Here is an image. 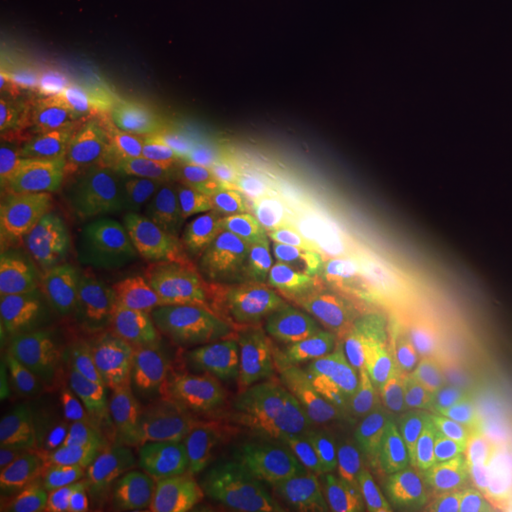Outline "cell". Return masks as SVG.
I'll use <instances>...</instances> for the list:
<instances>
[{"label":"cell","instance_id":"9","mask_svg":"<svg viewBox=\"0 0 512 512\" xmlns=\"http://www.w3.org/2000/svg\"><path fill=\"white\" fill-rule=\"evenodd\" d=\"M228 249L256 266L296 272L329 260L321 236L291 209L239 200L220 222Z\"/></svg>","mask_w":512,"mask_h":512},{"label":"cell","instance_id":"13","mask_svg":"<svg viewBox=\"0 0 512 512\" xmlns=\"http://www.w3.org/2000/svg\"><path fill=\"white\" fill-rule=\"evenodd\" d=\"M152 255L124 256L90 266H76L40 298L44 315L65 317H128L137 291L152 266Z\"/></svg>","mask_w":512,"mask_h":512},{"label":"cell","instance_id":"27","mask_svg":"<svg viewBox=\"0 0 512 512\" xmlns=\"http://www.w3.org/2000/svg\"><path fill=\"white\" fill-rule=\"evenodd\" d=\"M448 311L439 296L418 285H391L368 323L421 336Z\"/></svg>","mask_w":512,"mask_h":512},{"label":"cell","instance_id":"26","mask_svg":"<svg viewBox=\"0 0 512 512\" xmlns=\"http://www.w3.org/2000/svg\"><path fill=\"white\" fill-rule=\"evenodd\" d=\"M46 315L40 310V298L33 300L12 289L0 296V361L2 376H10L25 351L31 348L42 329Z\"/></svg>","mask_w":512,"mask_h":512},{"label":"cell","instance_id":"8","mask_svg":"<svg viewBox=\"0 0 512 512\" xmlns=\"http://www.w3.org/2000/svg\"><path fill=\"white\" fill-rule=\"evenodd\" d=\"M122 194L131 207L162 236L183 230H211L234 202L232 188L202 164L175 167L143 165Z\"/></svg>","mask_w":512,"mask_h":512},{"label":"cell","instance_id":"33","mask_svg":"<svg viewBox=\"0 0 512 512\" xmlns=\"http://www.w3.org/2000/svg\"><path fill=\"white\" fill-rule=\"evenodd\" d=\"M2 512H40L35 507H29V505H8L4 507Z\"/></svg>","mask_w":512,"mask_h":512},{"label":"cell","instance_id":"10","mask_svg":"<svg viewBox=\"0 0 512 512\" xmlns=\"http://www.w3.org/2000/svg\"><path fill=\"white\" fill-rule=\"evenodd\" d=\"M160 238L122 190L86 194L63 213V247L74 266L154 253Z\"/></svg>","mask_w":512,"mask_h":512},{"label":"cell","instance_id":"6","mask_svg":"<svg viewBox=\"0 0 512 512\" xmlns=\"http://www.w3.org/2000/svg\"><path fill=\"white\" fill-rule=\"evenodd\" d=\"M219 287L215 264L203 245L181 241L152 262L131 310V349L162 336L198 329Z\"/></svg>","mask_w":512,"mask_h":512},{"label":"cell","instance_id":"32","mask_svg":"<svg viewBox=\"0 0 512 512\" xmlns=\"http://www.w3.org/2000/svg\"><path fill=\"white\" fill-rule=\"evenodd\" d=\"M495 512H512V486L507 490H501L499 495V505Z\"/></svg>","mask_w":512,"mask_h":512},{"label":"cell","instance_id":"5","mask_svg":"<svg viewBox=\"0 0 512 512\" xmlns=\"http://www.w3.org/2000/svg\"><path fill=\"white\" fill-rule=\"evenodd\" d=\"M247 452L281 512H376L357 473L330 463L289 429L256 425Z\"/></svg>","mask_w":512,"mask_h":512},{"label":"cell","instance_id":"29","mask_svg":"<svg viewBox=\"0 0 512 512\" xmlns=\"http://www.w3.org/2000/svg\"><path fill=\"white\" fill-rule=\"evenodd\" d=\"M313 270L336 293L342 294L348 300L349 306L366 321H370V317L380 308L385 294L391 287L385 283L382 275L357 262H342L329 258L323 264L315 266Z\"/></svg>","mask_w":512,"mask_h":512},{"label":"cell","instance_id":"25","mask_svg":"<svg viewBox=\"0 0 512 512\" xmlns=\"http://www.w3.org/2000/svg\"><path fill=\"white\" fill-rule=\"evenodd\" d=\"M143 165L126 145L109 137H90L80 145L74 183L84 194L120 190Z\"/></svg>","mask_w":512,"mask_h":512},{"label":"cell","instance_id":"21","mask_svg":"<svg viewBox=\"0 0 512 512\" xmlns=\"http://www.w3.org/2000/svg\"><path fill=\"white\" fill-rule=\"evenodd\" d=\"M501 490L456 461H444L401 512H495Z\"/></svg>","mask_w":512,"mask_h":512},{"label":"cell","instance_id":"20","mask_svg":"<svg viewBox=\"0 0 512 512\" xmlns=\"http://www.w3.org/2000/svg\"><path fill=\"white\" fill-rule=\"evenodd\" d=\"M486 391L475 378L442 372L439 380L421 393L427 420L444 433L497 425L499 416Z\"/></svg>","mask_w":512,"mask_h":512},{"label":"cell","instance_id":"4","mask_svg":"<svg viewBox=\"0 0 512 512\" xmlns=\"http://www.w3.org/2000/svg\"><path fill=\"white\" fill-rule=\"evenodd\" d=\"M131 334L128 317L46 315L31 348L12 370L16 387L112 384L126 365Z\"/></svg>","mask_w":512,"mask_h":512},{"label":"cell","instance_id":"24","mask_svg":"<svg viewBox=\"0 0 512 512\" xmlns=\"http://www.w3.org/2000/svg\"><path fill=\"white\" fill-rule=\"evenodd\" d=\"M283 313L342 332L351 330L361 319L348 300L329 287L313 268L289 272Z\"/></svg>","mask_w":512,"mask_h":512},{"label":"cell","instance_id":"3","mask_svg":"<svg viewBox=\"0 0 512 512\" xmlns=\"http://www.w3.org/2000/svg\"><path fill=\"white\" fill-rule=\"evenodd\" d=\"M255 461L230 440L184 442L164 459L156 512H274Z\"/></svg>","mask_w":512,"mask_h":512},{"label":"cell","instance_id":"11","mask_svg":"<svg viewBox=\"0 0 512 512\" xmlns=\"http://www.w3.org/2000/svg\"><path fill=\"white\" fill-rule=\"evenodd\" d=\"M289 431L330 463L357 473L366 439L353 372L329 365L291 412Z\"/></svg>","mask_w":512,"mask_h":512},{"label":"cell","instance_id":"19","mask_svg":"<svg viewBox=\"0 0 512 512\" xmlns=\"http://www.w3.org/2000/svg\"><path fill=\"white\" fill-rule=\"evenodd\" d=\"M353 385L366 439L427 420L423 395L368 368H355Z\"/></svg>","mask_w":512,"mask_h":512},{"label":"cell","instance_id":"23","mask_svg":"<svg viewBox=\"0 0 512 512\" xmlns=\"http://www.w3.org/2000/svg\"><path fill=\"white\" fill-rule=\"evenodd\" d=\"M2 141L16 148L42 179L69 183L76 177L80 145L67 129L52 124L4 126Z\"/></svg>","mask_w":512,"mask_h":512},{"label":"cell","instance_id":"17","mask_svg":"<svg viewBox=\"0 0 512 512\" xmlns=\"http://www.w3.org/2000/svg\"><path fill=\"white\" fill-rule=\"evenodd\" d=\"M329 365L266 353L245 368L247 418L274 425L293 412Z\"/></svg>","mask_w":512,"mask_h":512},{"label":"cell","instance_id":"7","mask_svg":"<svg viewBox=\"0 0 512 512\" xmlns=\"http://www.w3.org/2000/svg\"><path fill=\"white\" fill-rule=\"evenodd\" d=\"M46 480L61 512H129L139 494L135 456L107 425L88 431Z\"/></svg>","mask_w":512,"mask_h":512},{"label":"cell","instance_id":"28","mask_svg":"<svg viewBox=\"0 0 512 512\" xmlns=\"http://www.w3.org/2000/svg\"><path fill=\"white\" fill-rule=\"evenodd\" d=\"M420 338L429 355L439 363L442 372L475 378L473 365L482 348L476 340L475 332L458 311H448L425 330Z\"/></svg>","mask_w":512,"mask_h":512},{"label":"cell","instance_id":"16","mask_svg":"<svg viewBox=\"0 0 512 512\" xmlns=\"http://www.w3.org/2000/svg\"><path fill=\"white\" fill-rule=\"evenodd\" d=\"M59 251H65L63 213L52 203L2 192L0 262L4 272L21 266L31 268Z\"/></svg>","mask_w":512,"mask_h":512},{"label":"cell","instance_id":"15","mask_svg":"<svg viewBox=\"0 0 512 512\" xmlns=\"http://www.w3.org/2000/svg\"><path fill=\"white\" fill-rule=\"evenodd\" d=\"M351 330H330L287 313L264 315L241 323L230 334L234 346L336 365L351 353Z\"/></svg>","mask_w":512,"mask_h":512},{"label":"cell","instance_id":"14","mask_svg":"<svg viewBox=\"0 0 512 512\" xmlns=\"http://www.w3.org/2000/svg\"><path fill=\"white\" fill-rule=\"evenodd\" d=\"M203 249L215 264L219 287L196 330L228 340L241 323L285 311L287 277L241 260L226 243L211 241Z\"/></svg>","mask_w":512,"mask_h":512},{"label":"cell","instance_id":"12","mask_svg":"<svg viewBox=\"0 0 512 512\" xmlns=\"http://www.w3.org/2000/svg\"><path fill=\"white\" fill-rule=\"evenodd\" d=\"M444 431L433 421L408 425L382 440L366 463L363 486L380 511L401 512L421 486L446 461Z\"/></svg>","mask_w":512,"mask_h":512},{"label":"cell","instance_id":"18","mask_svg":"<svg viewBox=\"0 0 512 512\" xmlns=\"http://www.w3.org/2000/svg\"><path fill=\"white\" fill-rule=\"evenodd\" d=\"M351 353L357 357L359 366L420 393L442 376V368L429 355L420 336L401 330L372 325L353 332Z\"/></svg>","mask_w":512,"mask_h":512},{"label":"cell","instance_id":"34","mask_svg":"<svg viewBox=\"0 0 512 512\" xmlns=\"http://www.w3.org/2000/svg\"><path fill=\"white\" fill-rule=\"evenodd\" d=\"M505 418H507V427L512 435V401L505 403Z\"/></svg>","mask_w":512,"mask_h":512},{"label":"cell","instance_id":"2","mask_svg":"<svg viewBox=\"0 0 512 512\" xmlns=\"http://www.w3.org/2000/svg\"><path fill=\"white\" fill-rule=\"evenodd\" d=\"M107 412L99 385L16 387L0 414L4 482L44 478Z\"/></svg>","mask_w":512,"mask_h":512},{"label":"cell","instance_id":"1","mask_svg":"<svg viewBox=\"0 0 512 512\" xmlns=\"http://www.w3.org/2000/svg\"><path fill=\"white\" fill-rule=\"evenodd\" d=\"M232 346L222 336L184 332L150 366L137 401L158 435L181 437L247 418L245 366Z\"/></svg>","mask_w":512,"mask_h":512},{"label":"cell","instance_id":"31","mask_svg":"<svg viewBox=\"0 0 512 512\" xmlns=\"http://www.w3.org/2000/svg\"><path fill=\"white\" fill-rule=\"evenodd\" d=\"M0 179L2 184L14 186L18 194L27 198H35V194L42 188V177L6 141L0 145Z\"/></svg>","mask_w":512,"mask_h":512},{"label":"cell","instance_id":"30","mask_svg":"<svg viewBox=\"0 0 512 512\" xmlns=\"http://www.w3.org/2000/svg\"><path fill=\"white\" fill-rule=\"evenodd\" d=\"M473 374L480 384L492 391L501 401H512V351L511 349H480L473 365Z\"/></svg>","mask_w":512,"mask_h":512},{"label":"cell","instance_id":"22","mask_svg":"<svg viewBox=\"0 0 512 512\" xmlns=\"http://www.w3.org/2000/svg\"><path fill=\"white\" fill-rule=\"evenodd\" d=\"M442 456L482 476L499 490L512 486V435L499 425L442 435Z\"/></svg>","mask_w":512,"mask_h":512}]
</instances>
